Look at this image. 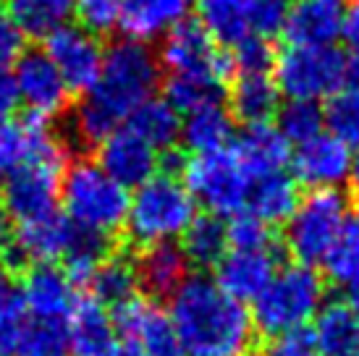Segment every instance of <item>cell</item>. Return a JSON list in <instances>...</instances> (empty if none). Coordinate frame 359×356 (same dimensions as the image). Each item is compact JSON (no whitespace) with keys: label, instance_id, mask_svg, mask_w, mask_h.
I'll use <instances>...</instances> for the list:
<instances>
[{"label":"cell","instance_id":"6da1fadb","mask_svg":"<svg viewBox=\"0 0 359 356\" xmlns=\"http://www.w3.org/2000/svg\"><path fill=\"white\" fill-rule=\"evenodd\" d=\"M160 60L147 42L118 40L105 50L100 76L74 116V129L84 142L100 144L129 121L134 110L155 97Z\"/></svg>","mask_w":359,"mask_h":356},{"label":"cell","instance_id":"7a4b0ae2","mask_svg":"<svg viewBox=\"0 0 359 356\" xmlns=\"http://www.w3.org/2000/svg\"><path fill=\"white\" fill-rule=\"evenodd\" d=\"M168 317L187 356H247L255 338L252 315L215 280L187 278L170 296Z\"/></svg>","mask_w":359,"mask_h":356},{"label":"cell","instance_id":"3957f363","mask_svg":"<svg viewBox=\"0 0 359 356\" xmlns=\"http://www.w3.org/2000/svg\"><path fill=\"white\" fill-rule=\"evenodd\" d=\"M60 202L74 226L108 238L126 226L131 197L97 163L79 160L63 173Z\"/></svg>","mask_w":359,"mask_h":356},{"label":"cell","instance_id":"277c9868","mask_svg":"<svg viewBox=\"0 0 359 356\" xmlns=\"http://www.w3.org/2000/svg\"><path fill=\"white\" fill-rule=\"evenodd\" d=\"M197 202L191 199L189 189L176 176H152L144 181L129 202L126 231L129 238L140 247L150 249L158 244H170L197 215Z\"/></svg>","mask_w":359,"mask_h":356},{"label":"cell","instance_id":"5b68a950","mask_svg":"<svg viewBox=\"0 0 359 356\" xmlns=\"http://www.w3.org/2000/svg\"><path fill=\"white\" fill-rule=\"evenodd\" d=\"M323 278L307 265H289L278 270L268 288L255 299L252 325L265 336H283L302 330L323 307Z\"/></svg>","mask_w":359,"mask_h":356},{"label":"cell","instance_id":"8992f818","mask_svg":"<svg viewBox=\"0 0 359 356\" xmlns=\"http://www.w3.org/2000/svg\"><path fill=\"white\" fill-rule=\"evenodd\" d=\"M184 186L191 199L215 218H233L247 207L252 176L236 149H215L184 163Z\"/></svg>","mask_w":359,"mask_h":356},{"label":"cell","instance_id":"52a82bcc","mask_svg":"<svg viewBox=\"0 0 359 356\" xmlns=\"http://www.w3.org/2000/svg\"><path fill=\"white\" fill-rule=\"evenodd\" d=\"M346 215V197L339 189H312L286 220V249L299 265H318Z\"/></svg>","mask_w":359,"mask_h":356},{"label":"cell","instance_id":"ba28073f","mask_svg":"<svg viewBox=\"0 0 359 356\" xmlns=\"http://www.w3.org/2000/svg\"><path fill=\"white\" fill-rule=\"evenodd\" d=\"M273 69H276V87L289 100L318 102L323 97H333L346 81V58L333 45L325 48L291 45L276 58Z\"/></svg>","mask_w":359,"mask_h":356},{"label":"cell","instance_id":"9c48e42d","mask_svg":"<svg viewBox=\"0 0 359 356\" xmlns=\"http://www.w3.org/2000/svg\"><path fill=\"white\" fill-rule=\"evenodd\" d=\"M63 165H66V152L32 160L19 170L8 173L6 184L0 186L6 215H11L19 226L53 215L60 199Z\"/></svg>","mask_w":359,"mask_h":356},{"label":"cell","instance_id":"30bf717a","mask_svg":"<svg viewBox=\"0 0 359 356\" xmlns=\"http://www.w3.org/2000/svg\"><path fill=\"white\" fill-rule=\"evenodd\" d=\"M160 63L170 76H229L231 60L223 55L218 42L210 37L200 21H181L165 34L160 48Z\"/></svg>","mask_w":359,"mask_h":356},{"label":"cell","instance_id":"8fae6325","mask_svg":"<svg viewBox=\"0 0 359 356\" xmlns=\"http://www.w3.org/2000/svg\"><path fill=\"white\" fill-rule=\"evenodd\" d=\"M45 55L58 69L69 92H90L100 76L105 50L95 34L84 32L81 27L63 24L45 37Z\"/></svg>","mask_w":359,"mask_h":356},{"label":"cell","instance_id":"7c38bea8","mask_svg":"<svg viewBox=\"0 0 359 356\" xmlns=\"http://www.w3.org/2000/svg\"><path fill=\"white\" fill-rule=\"evenodd\" d=\"M113 325L118 333L129 338V343L142 348L147 356H184L176 327L170 322L168 312L144 299H131L116 307Z\"/></svg>","mask_w":359,"mask_h":356},{"label":"cell","instance_id":"4fadbf2b","mask_svg":"<svg viewBox=\"0 0 359 356\" xmlns=\"http://www.w3.org/2000/svg\"><path fill=\"white\" fill-rule=\"evenodd\" d=\"M13 81H16L19 102H24L29 108V113L34 118L40 121L53 118L69 102V87H66V81L60 79V74L53 66V60L45 53H40V50L24 53L16 60Z\"/></svg>","mask_w":359,"mask_h":356},{"label":"cell","instance_id":"5bb4252c","mask_svg":"<svg viewBox=\"0 0 359 356\" xmlns=\"http://www.w3.org/2000/svg\"><path fill=\"white\" fill-rule=\"evenodd\" d=\"M278 254L270 249H229L215 265V283L239 304L255 301L276 278Z\"/></svg>","mask_w":359,"mask_h":356},{"label":"cell","instance_id":"9a60e30c","mask_svg":"<svg viewBox=\"0 0 359 356\" xmlns=\"http://www.w3.org/2000/svg\"><path fill=\"white\" fill-rule=\"evenodd\" d=\"M97 165L123 189H140L160 168L158 149H152L129 126H121L100 142Z\"/></svg>","mask_w":359,"mask_h":356},{"label":"cell","instance_id":"2e32d148","mask_svg":"<svg viewBox=\"0 0 359 356\" xmlns=\"http://www.w3.org/2000/svg\"><path fill=\"white\" fill-rule=\"evenodd\" d=\"M349 147L330 134L299 144L294 155V181L309 189H336L349 178Z\"/></svg>","mask_w":359,"mask_h":356},{"label":"cell","instance_id":"e0dca14e","mask_svg":"<svg viewBox=\"0 0 359 356\" xmlns=\"http://www.w3.org/2000/svg\"><path fill=\"white\" fill-rule=\"evenodd\" d=\"M24 307L29 320H55L69 322L71 312L76 307L74 280L66 275V270L53 265H37L29 270V275L21 286Z\"/></svg>","mask_w":359,"mask_h":356},{"label":"cell","instance_id":"ac0fdd59","mask_svg":"<svg viewBox=\"0 0 359 356\" xmlns=\"http://www.w3.org/2000/svg\"><path fill=\"white\" fill-rule=\"evenodd\" d=\"M66 152L50 126L40 118L0 121V173H13L32 160Z\"/></svg>","mask_w":359,"mask_h":356},{"label":"cell","instance_id":"d6986e66","mask_svg":"<svg viewBox=\"0 0 359 356\" xmlns=\"http://www.w3.org/2000/svg\"><path fill=\"white\" fill-rule=\"evenodd\" d=\"M344 0H297L286 16V40L299 48H325L341 37Z\"/></svg>","mask_w":359,"mask_h":356},{"label":"cell","instance_id":"ffe728a7","mask_svg":"<svg viewBox=\"0 0 359 356\" xmlns=\"http://www.w3.org/2000/svg\"><path fill=\"white\" fill-rule=\"evenodd\" d=\"M74 231L76 226L58 212L24 223L16 231V257L21 262H40V265H48L53 259H63L71 238H74Z\"/></svg>","mask_w":359,"mask_h":356},{"label":"cell","instance_id":"44dd1931","mask_svg":"<svg viewBox=\"0 0 359 356\" xmlns=\"http://www.w3.org/2000/svg\"><path fill=\"white\" fill-rule=\"evenodd\" d=\"M191 3L194 0H123L121 29L129 34V40H155L187 21Z\"/></svg>","mask_w":359,"mask_h":356},{"label":"cell","instance_id":"7402d4cb","mask_svg":"<svg viewBox=\"0 0 359 356\" xmlns=\"http://www.w3.org/2000/svg\"><path fill=\"white\" fill-rule=\"evenodd\" d=\"M71 356H105L116 346V325L95 299L76 301L69 317Z\"/></svg>","mask_w":359,"mask_h":356},{"label":"cell","instance_id":"603a6c76","mask_svg":"<svg viewBox=\"0 0 359 356\" xmlns=\"http://www.w3.org/2000/svg\"><path fill=\"white\" fill-rule=\"evenodd\" d=\"M236 155L255 181V178L283 170V165L289 163V142L276 126L257 123V126H247V131L239 137Z\"/></svg>","mask_w":359,"mask_h":356},{"label":"cell","instance_id":"cb8c5ba5","mask_svg":"<svg viewBox=\"0 0 359 356\" xmlns=\"http://www.w3.org/2000/svg\"><path fill=\"white\" fill-rule=\"evenodd\" d=\"M309 333L320 356H349L359 351V317L346 304L330 301L320 307Z\"/></svg>","mask_w":359,"mask_h":356},{"label":"cell","instance_id":"d4e9b609","mask_svg":"<svg viewBox=\"0 0 359 356\" xmlns=\"http://www.w3.org/2000/svg\"><path fill=\"white\" fill-rule=\"evenodd\" d=\"M187 267L189 262L184 257L181 247H176L173 241L150 247L137 265L140 286H144V291L152 296H173L187 280Z\"/></svg>","mask_w":359,"mask_h":356},{"label":"cell","instance_id":"484cf974","mask_svg":"<svg viewBox=\"0 0 359 356\" xmlns=\"http://www.w3.org/2000/svg\"><path fill=\"white\" fill-rule=\"evenodd\" d=\"M299 205V189L297 181L291 176H286L283 170L270 173V176L255 178L250 189V199L247 207L255 218H259L262 223H280L289 220L291 212Z\"/></svg>","mask_w":359,"mask_h":356},{"label":"cell","instance_id":"4316f807","mask_svg":"<svg viewBox=\"0 0 359 356\" xmlns=\"http://www.w3.org/2000/svg\"><path fill=\"white\" fill-rule=\"evenodd\" d=\"M278 100L280 92L268 74L239 76L231 92V110L247 126H257V123H268L278 113Z\"/></svg>","mask_w":359,"mask_h":356},{"label":"cell","instance_id":"83f0119b","mask_svg":"<svg viewBox=\"0 0 359 356\" xmlns=\"http://www.w3.org/2000/svg\"><path fill=\"white\" fill-rule=\"evenodd\" d=\"M231 134H233V118L220 105L191 110L181 121V139L197 155L223 149L231 142Z\"/></svg>","mask_w":359,"mask_h":356},{"label":"cell","instance_id":"f1b7e54d","mask_svg":"<svg viewBox=\"0 0 359 356\" xmlns=\"http://www.w3.org/2000/svg\"><path fill=\"white\" fill-rule=\"evenodd\" d=\"M134 134L144 139L152 149H170L181 137V118L179 110L170 105L168 100L152 97L144 105L134 110L126 121Z\"/></svg>","mask_w":359,"mask_h":356},{"label":"cell","instance_id":"f546056e","mask_svg":"<svg viewBox=\"0 0 359 356\" xmlns=\"http://www.w3.org/2000/svg\"><path fill=\"white\" fill-rule=\"evenodd\" d=\"M181 252L194 267H215L229 252V233L223 220L215 215L194 218L181 236Z\"/></svg>","mask_w":359,"mask_h":356},{"label":"cell","instance_id":"4dcf8cb0","mask_svg":"<svg viewBox=\"0 0 359 356\" xmlns=\"http://www.w3.org/2000/svg\"><path fill=\"white\" fill-rule=\"evenodd\" d=\"M6 11L27 37H48L66 24L74 0H6Z\"/></svg>","mask_w":359,"mask_h":356},{"label":"cell","instance_id":"1f68e13d","mask_svg":"<svg viewBox=\"0 0 359 356\" xmlns=\"http://www.w3.org/2000/svg\"><path fill=\"white\" fill-rule=\"evenodd\" d=\"M200 24L220 45H236L250 34L244 0H197Z\"/></svg>","mask_w":359,"mask_h":356},{"label":"cell","instance_id":"d6a6232c","mask_svg":"<svg viewBox=\"0 0 359 356\" xmlns=\"http://www.w3.org/2000/svg\"><path fill=\"white\" fill-rule=\"evenodd\" d=\"M87 283H90L92 296L97 304L121 307L134 299V291L140 286V275H137V265H131L129 259L110 257L92 273Z\"/></svg>","mask_w":359,"mask_h":356},{"label":"cell","instance_id":"836d02e7","mask_svg":"<svg viewBox=\"0 0 359 356\" xmlns=\"http://www.w3.org/2000/svg\"><path fill=\"white\" fill-rule=\"evenodd\" d=\"M13 356H71L69 322L27 317Z\"/></svg>","mask_w":359,"mask_h":356},{"label":"cell","instance_id":"e575fe53","mask_svg":"<svg viewBox=\"0 0 359 356\" xmlns=\"http://www.w3.org/2000/svg\"><path fill=\"white\" fill-rule=\"evenodd\" d=\"M323 267L339 283H349L351 278L359 275V210L344 218L333 244L323 257Z\"/></svg>","mask_w":359,"mask_h":356},{"label":"cell","instance_id":"d590c367","mask_svg":"<svg viewBox=\"0 0 359 356\" xmlns=\"http://www.w3.org/2000/svg\"><path fill=\"white\" fill-rule=\"evenodd\" d=\"M24 322H27V307H24L21 283L6 267H0V356H13Z\"/></svg>","mask_w":359,"mask_h":356},{"label":"cell","instance_id":"8d00e7d4","mask_svg":"<svg viewBox=\"0 0 359 356\" xmlns=\"http://www.w3.org/2000/svg\"><path fill=\"white\" fill-rule=\"evenodd\" d=\"M165 100L179 113L220 105L223 79H218V76H170L165 81Z\"/></svg>","mask_w":359,"mask_h":356},{"label":"cell","instance_id":"74e56055","mask_svg":"<svg viewBox=\"0 0 359 356\" xmlns=\"http://www.w3.org/2000/svg\"><path fill=\"white\" fill-rule=\"evenodd\" d=\"M325 126V116L318 102H307V100H289L283 108L278 110V126L276 129L283 134L286 142H294L297 147L323 134Z\"/></svg>","mask_w":359,"mask_h":356},{"label":"cell","instance_id":"f35d334b","mask_svg":"<svg viewBox=\"0 0 359 356\" xmlns=\"http://www.w3.org/2000/svg\"><path fill=\"white\" fill-rule=\"evenodd\" d=\"M63 259H66V275L71 280H81L84 283L108 259V238L76 228Z\"/></svg>","mask_w":359,"mask_h":356},{"label":"cell","instance_id":"ab89813d","mask_svg":"<svg viewBox=\"0 0 359 356\" xmlns=\"http://www.w3.org/2000/svg\"><path fill=\"white\" fill-rule=\"evenodd\" d=\"M330 137L344 142L346 147L359 149V89H339L323 110Z\"/></svg>","mask_w":359,"mask_h":356},{"label":"cell","instance_id":"60d3db41","mask_svg":"<svg viewBox=\"0 0 359 356\" xmlns=\"http://www.w3.org/2000/svg\"><path fill=\"white\" fill-rule=\"evenodd\" d=\"M71 13H76V21H79L76 27L100 37L121 27L123 0H74Z\"/></svg>","mask_w":359,"mask_h":356},{"label":"cell","instance_id":"b9f144b4","mask_svg":"<svg viewBox=\"0 0 359 356\" xmlns=\"http://www.w3.org/2000/svg\"><path fill=\"white\" fill-rule=\"evenodd\" d=\"M244 8H247L250 34L270 40L286 27L291 0H244Z\"/></svg>","mask_w":359,"mask_h":356},{"label":"cell","instance_id":"7bdbcfd3","mask_svg":"<svg viewBox=\"0 0 359 356\" xmlns=\"http://www.w3.org/2000/svg\"><path fill=\"white\" fill-rule=\"evenodd\" d=\"M231 69L239 71L241 76H255V74H268L276 63V53L270 48V40L262 37H244L233 45V53L229 55Z\"/></svg>","mask_w":359,"mask_h":356},{"label":"cell","instance_id":"ee69618b","mask_svg":"<svg viewBox=\"0 0 359 356\" xmlns=\"http://www.w3.org/2000/svg\"><path fill=\"white\" fill-rule=\"evenodd\" d=\"M226 233H229L231 249H270V244H273L270 226L255 218L252 212L233 215L226 226Z\"/></svg>","mask_w":359,"mask_h":356},{"label":"cell","instance_id":"f6af8a7d","mask_svg":"<svg viewBox=\"0 0 359 356\" xmlns=\"http://www.w3.org/2000/svg\"><path fill=\"white\" fill-rule=\"evenodd\" d=\"M24 48H27V34L11 19L8 11L0 8V71H8V66H13L27 53Z\"/></svg>","mask_w":359,"mask_h":356},{"label":"cell","instance_id":"bcb514c9","mask_svg":"<svg viewBox=\"0 0 359 356\" xmlns=\"http://www.w3.org/2000/svg\"><path fill=\"white\" fill-rule=\"evenodd\" d=\"M268 356H320L315 338L309 330H291L283 336H276L270 341Z\"/></svg>","mask_w":359,"mask_h":356},{"label":"cell","instance_id":"7dc6e473","mask_svg":"<svg viewBox=\"0 0 359 356\" xmlns=\"http://www.w3.org/2000/svg\"><path fill=\"white\" fill-rule=\"evenodd\" d=\"M19 105V92H16V81L13 74L0 71V121H6Z\"/></svg>","mask_w":359,"mask_h":356},{"label":"cell","instance_id":"c3c4849f","mask_svg":"<svg viewBox=\"0 0 359 356\" xmlns=\"http://www.w3.org/2000/svg\"><path fill=\"white\" fill-rule=\"evenodd\" d=\"M341 37L346 40L354 55H359V0H354L346 13H344V27H341Z\"/></svg>","mask_w":359,"mask_h":356},{"label":"cell","instance_id":"681fc988","mask_svg":"<svg viewBox=\"0 0 359 356\" xmlns=\"http://www.w3.org/2000/svg\"><path fill=\"white\" fill-rule=\"evenodd\" d=\"M344 294H346V301H344V304L359 317V275L351 278L349 283H346V291H344Z\"/></svg>","mask_w":359,"mask_h":356},{"label":"cell","instance_id":"f907efd6","mask_svg":"<svg viewBox=\"0 0 359 356\" xmlns=\"http://www.w3.org/2000/svg\"><path fill=\"white\" fill-rule=\"evenodd\" d=\"M349 189H351V194L359 199V149H357V155L351 158V165H349Z\"/></svg>","mask_w":359,"mask_h":356},{"label":"cell","instance_id":"816d5d0a","mask_svg":"<svg viewBox=\"0 0 359 356\" xmlns=\"http://www.w3.org/2000/svg\"><path fill=\"white\" fill-rule=\"evenodd\" d=\"M105 356H147L142 348H137L134 343H123V346H113Z\"/></svg>","mask_w":359,"mask_h":356},{"label":"cell","instance_id":"f5cc1de1","mask_svg":"<svg viewBox=\"0 0 359 356\" xmlns=\"http://www.w3.org/2000/svg\"><path fill=\"white\" fill-rule=\"evenodd\" d=\"M346 79L351 81V87L359 89V55H354V58L346 63Z\"/></svg>","mask_w":359,"mask_h":356},{"label":"cell","instance_id":"db71d44e","mask_svg":"<svg viewBox=\"0 0 359 356\" xmlns=\"http://www.w3.org/2000/svg\"><path fill=\"white\" fill-rule=\"evenodd\" d=\"M8 223H6V215H0V254L8 247Z\"/></svg>","mask_w":359,"mask_h":356},{"label":"cell","instance_id":"11a10c76","mask_svg":"<svg viewBox=\"0 0 359 356\" xmlns=\"http://www.w3.org/2000/svg\"><path fill=\"white\" fill-rule=\"evenodd\" d=\"M349 356H359V354H349Z\"/></svg>","mask_w":359,"mask_h":356},{"label":"cell","instance_id":"9f6ffc18","mask_svg":"<svg viewBox=\"0 0 359 356\" xmlns=\"http://www.w3.org/2000/svg\"><path fill=\"white\" fill-rule=\"evenodd\" d=\"M247 356H250V354H247Z\"/></svg>","mask_w":359,"mask_h":356}]
</instances>
